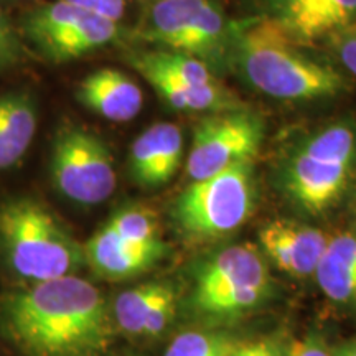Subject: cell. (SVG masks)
Wrapping results in <instances>:
<instances>
[{"instance_id": "obj_1", "label": "cell", "mask_w": 356, "mask_h": 356, "mask_svg": "<svg viewBox=\"0 0 356 356\" xmlns=\"http://www.w3.org/2000/svg\"><path fill=\"white\" fill-rule=\"evenodd\" d=\"M101 289L78 275L30 284L0 302V325L25 356H102L114 338Z\"/></svg>"}, {"instance_id": "obj_2", "label": "cell", "mask_w": 356, "mask_h": 356, "mask_svg": "<svg viewBox=\"0 0 356 356\" xmlns=\"http://www.w3.org/2000/svg\"><path fill=\"white\" fill-rule=\"evenodd\" d=\"M302 47L264 15L231 26L228 51L244 79L266 96L310 101L340 95L346 88L343 76Z\"/></svg>"}, {"instance_id": "obj_3", "label": "cell", "mask_w": 356, "mask_h": 356, "mask_svg": "<svg viewBox=\"0 0 356 356\" xmlns=\"http://www.w3.org/2000/svg\"><path fill=\"white\" fill-rule=\"evenodd\" d=\"M0 251L13 274L29 284L76 275L86 266L83 244L32 197L0 203Z\"/></svg>"}, {"instance_id": "obj_4", "label": "cell", "mask_w": 356, "mask_h": 356, "mask_svg": "<svg viewBox=\"0 0 356 356\" xmlns=\"http://www.w3.org/2000/svg\"><path fill=\"white\" fill-rule=\"evenodd\" d=\"M356 173V126L328 124L299 142L284 159L279 184L286 197L312 216L332 210Z\"/></svg>"}, {"instance_id": "obj_5", "label": "cell", "mask_w": 356, "mask_h": 356, "mask_svg": "<svg viewBox=\"0 0 356 356\" xmlns=\"http://www.w3.org/2000/svg\"><path fill=\"white\" fill-rule=\"evenodd\" d=\"M274 280L261 249L233 244L204 261L195 274L191 309L210 320H236L270 300Z\"/></svg>"}, {"instance_id": "obj_6", "label": "cell", "mask_w": 356, "mask_h": 356, "mask_svg": "<svg viewBox=\"0 0 356 356\" xmlns=\"http://www.w3.org/2000/svg\"><path fill=\"white\" fill-rule=\"evenodd\" d=\"M254 203V165L246 160L186 186L173 203L172 220L186 238L210 241L241 228Z\"/></svg>"}, {"instance_id": "obj_7", "label": "cell", "mask_w": 356, "mask_h": 356, "mask_svg": "<svg viewBox=\"0 0 356 356\" xmlns=\"http://www.w3.org/2000/svg\"><path fill=\"white\" fill-rule=\"evenodd\" d=\"M50 173L58 193L83 207L106 202L118 184L108 144L76 124L58 129L51 147Z\"/></svg>"}, {"instance_id": "obj_8", "label": "cell", "mask_w": 356, "mask_h": 356, "mask_svg": "<svg viewBox=\"0 0 356 356\" xmlns=\"http://www.w3.org/2000/svg\"><path fill=\"white\" fill-rule=\"evenodd\" d=\"M22 35L44 60L66 63L118 42L121 29L96 12L60 0L30 12L22 24Z\"/></svg>"}, {"instance_id": "obj_9", "label": "cell", "mask_w": 356, "mask_h": 356, "mask_svg": "<svg viewBox=\"0 0 356 356\" xmlns=\"http://www.w3.org/2000/svg\"><path fill=\"white\" fill-rule=\"evenodd\" d=\"M262 137L264 124L259 115L241 109L211 113L195 127L186 173L198 181L234 163L254 160Z\"/></svg>"}, {"instance_id": "obj_10", "label": "cell", "mask_w": 356, "mask_h": 356, "mask_svg": "<svg viewBox=\"0 0 356 356\" xmlns=\"http://www.w3.org/2000/svg\"><path fill=\"white\" fill-rule=\"evenodd\" d=\"M266 17L300 44H309L351 26L356 0H264Z\"/></svg>"}, {"instance_id": "obj_11", "label": "cell", "mask_w": 356, "mask_h": 356, "mask_svg": "<svg viewBox=\"0 0 356 356\" xmlns=\"http://www.w3.org/2000/svg\"><path fill=\"white\" fill-rule=\"evenodd\" d=\"M257 238L267 259L297 279L315 275L330 239L322 229L291 220L267 222Z\"/></svg>"}, {"instance_id": "obj_12", "label": "cell", "mask_w": 356, "mask_h": 356, "mask_svg": "<svg viewBox=\"0 0 356 356\" xmlns=\"http://www.w3.org/2000/svg\"><path fill=\"white\" fill-rule=\"evenodd\" d=\"M184 159V134L173 122H157L132 142L129 177L144 190L167 185L177 175Z\"/></svg>"}, {"instance_id": "obj_13", "label": "cell", "mask_w": 356, "mask_h": 356, "mask_svg": "<svg viewBox=\"0 0 356 356\" xmlns=\"http://www.w3.org/2000/svg\"><path fill=\"white\" fill-rule=\"evenodd\" d=\"M129 61L172 109L184 113H221L238 109L234 97L216 81L198 86L186 84L160 65L152 51L134 53Z\"/></svg>"}, {"instance_id": "obj_14", "label": "cell", "mask_w": 356, "mask_h": 356, "mask_svg": "<svg viewBox=\"0 0 356 356\" xmlns=\"http://www.w3.org/2000/svg\"><path fill=\"white\" fill-rule=\"evenodd\" d=\"M86 264L92 273L108 280H124L144 274L167 254V244L140 246L122 239L106 222L84 244Z\"/></svg>"}, {"instance_id": "obj_15", "label": "cell", "mask_w": 356, "mask_h": 356, "mask_svg": "<svg viewBox=\"0 0 356 356\" xmlns=\"http://www.w3.org/2000/svg\"><path fill=\"white\" fill-rule=\"evenodd\" d=\"M83 108L113 122L132 121L144 104L142 89L121 70L102 68L84 76L76 88Z\"/></svg>"}, {"instance_id": "obj_16", "label": "cell", "mask_w": 356, "mask_h": 356, "mask_svg": "<svg viewBox=\"0 0 356 356\" xmlns=\"http://www.w3.org/2000/svg\"><path fill=\"white\" fill-rule=\"evenodd\" d=\"M37 101L26 89L0 95V170L24 157L37 132Z\"/></svg>"}, {"instance_id": "obj_17", "label": "cell", "mask_w": 356, "mask_h": 356, "mask_svg": "<svg viewBox=\"0 0 356 356\" xmlns=\"http://www.w3.org/2000/svg\"><path fill=\"white\" fill-rule=\"evenodd\" d=\"M315 279L330 300L356 304V233L346 231L328 239Z\"/></svg>"}, {"instance_id": "obj_18", "label": "cell", "mask_w": 356, "mask_h": 356, "mask_svg": "<svg viewBox=\"0 0 356 356\" xmlns=\"http://www.w3.org/2000/svg\"><path fill=\"white\" fill-rule=\"evenodd\" d=\"M207 0H154L144 12L137 33L145 42L177 51L178 43Z\"/></svg>"}, {"instance_id": "obj_19", "label": "cell", "mask_w": 356, "mask_h": 356, "mask_svg": "<svg viewBox=\"0 0 356 356\" xmlns=\"http://www.w3.org/2000/svg\"><path fill=\"white\" fill-rule=\"evenodd\" d=\"M177 291L172 282L154 280L127 289L115 297L111 312L119 330L127 337H142L149 315L168 293Z\"/></svg>"}, {"instance_id": "obj_20", "label": "cell", "mask_w": 356, "mask_h": 356, "mask_svg": "<svg viewBox=\"0 0 356 356\" xmlns=\"http://www.w3.org/2000/svg\"><path fill=\"white\" fill-rule=\"evenodd\" d=\"M238 345L228 332L188 330L173 338L163 356H231Z\"/></svg>"}, {"instance_id": "obj_21", "label": "cell", "mask_w": 356, "mask_h": 356, "mask_svg": "<svg viewBox=\"0 0 356 356\" xmlns=\"http://www.w3.org/2000/svg\"><path fill=\"white\" fill-rule=\"evenodd\" d=\"M108 225L122 239L132 244H140V246H162V244H165L160 236L157 218L144 207L131 204V207L121 208L111 216Z\"/></svg>"}, {"instance_id": "obj_22", "label": "cell", "mask_w": 356, "mask_h": 356, "mask_svg": "<svg viewBox=\"0 0 356 356\" xmlns=\"http://www.w3.org/2000/svg\"><path fill=\"white\" fill-rule=\"evenodd\" d=\"M152 53L160 65L165 66L168 71H172L175 76L186 84H197L198 86V84L216 81L208 65L198 58L168 50H155Z\"/></svg>"}, {"instance_id": "obj_23", "label": "cell", "mask_w": 356, "mask_h": 356, "mask_svg": "<svg viewBox=\"0 0 356 356\" xmlns=\"http://www.w3.org/2000/svg\"><path fill=\"white\" fill-rule=\"evenodd\" d=\"M25 47L6 12L0 8V73L13 68L24 60Z\"/></svg>"}, {"instance_id": "obj_24", "label": "cell", "mask_w": 356, "mask_h": 356, "mask_svg": "<svg viewBox=\"0 0 356 356\" xmlns=\"http://www.w3.org/2000/svg\"><path fill=\"white\" fill-rule=\"evenodd\" d=\"M177 307H178V293L173 291L168 293L165 299H162L157 304V307L152 310V314L147 318L144 333V338H157L167 330L168 325L173 322L177 315Z\"/></svg>"}, {"instance_id": "obj_25", "label": "cell", "mask_w": 356, "mask_h": 356, "mask_svg": "<svg viewBox=\"0 0 356 356\" xmlns=\"http://www.w3.org/2000/svg\"><path fill=\"white\" fill-rule=\"evenodd\" d=\"M289 343L280 335L262 337L257 340L239 343L231 356H286Z\"/></svg>"}, {"instance_id": "obj_26", "label": "cell", "mask_w": 356, "mask_h": 356, "mask_svg": "<svg viewBox=\"0 0 356 356\" xmlns=\"http://www.w3.org/2000/svg\"><path fill=\"white\" fill-rule=\"evenodd\" d=\"M332 38L338 60L356 78V25L340 30Z\"/></svg>"}, {"instance_id": "obj_27", "label": "cell", "mask_w": 356, "mask_h": 356, "mask_svg": "<svg viewBox=\"0 0 356 356\" xmlns=\"http://www.w3.org/2000/svg\"><path fill=\"white\" fill-rule=\"evenodd\" d=\"M286 356H333V351L328 348L322 335L310 333V335L289 343Z\"/></svg>"}, {"instance_id": "obj_28", "label": "cell", "mask_w": 356, "mask_h": 356, "mask_svg": "<svg viewBox=\"0 0 356 356\" xmlns=\"http://www.w3.org/2000/svg\"><path fill=\"white\" fill-rule=\"evenodd\" d=\"M95 12L104 19L119 24L126 12V0H97Z\"/></svg>"}, {"instance_id": "obj_29", "label": "cell", "mask_w": 356, "mask_h": 356, "mask_svg": "<svg viewBox=\"0 0 356 356\" xmlns=\"http://www.w3.org/2000/svg\"><path fill=\"white\" fill-rule=\"evenodd\" d=\"M333 356H356V338L346 341L333 351Z\"/></svg>"}, {"instance_id": "obj_30", "label": "cell", "mask_w": 356, "mask_h": 356, "mask_svg": "<svg viewBox=\"0 0 356 356\" xmlns=\"http://www.w3.org/2000/svg\"><path fill=\"white\" fill-rule=\"evenodd\" d=\"M66 2L71 3V6H74V7L84 8V10L95 12L97 0H66Z\"/></svg>"}, {"instance_id": "obj_31", "label": "cell", "mask_w": 356, "mask_h": 356, "mask_svg": "<svg viewBox=\"0 0 356 356\" xmlns=\"http://www.w3.org/2000/svg\"><path fill=\"white\" fill-rule=\"evenodd\" d=\"M152 2H154V0H152Z\"/></svg>"}]
</instances>
